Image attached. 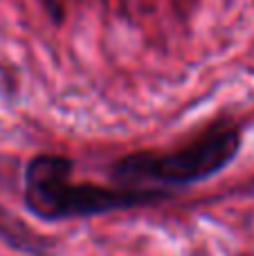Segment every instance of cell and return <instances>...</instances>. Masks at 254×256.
<instances>
[{
    "instance_id": "cell-4",
    "label": "cell",
    "mask_w": 254,
    "mask_h": 256,
    "mask_svg": "<svg viewBox=\"0 0 254 256\" xmlns=\"http://www.w3.org/2000/svg\"><path fill=\"white\" fill-rule=\"evenodd\" d=\"M45 7L50 9V16H52L54 22H61L63 9H61V4H58V0H45Z\"/></svg>"
},
{
    "instance_id": "cell-2",
    "label": "cell",
    "mask_w": 254,
    "mask_h": 256,
    "mask_svg": "<svg viewBox=\"0 0 254 256\" xmlns=\"http://www.w3.org/2000/svg\"><path fill=\"white\" fill-rule=\"evenodd\" d=\"M241 150V130L236 126H214L171 153L138 150L115 160L110 166L112 180L126 186L156 182L162 186H187L220 173Z\"/></svg>"
},
{
    "instance_id": "cell-3",
    "label": "cell",
    "mask_w": 254,
    "mask_h": 256,
    "mask_svg": "<svg viewBox=\"0 0 254 256\" xmlns=\"http://www.w3.org/2000/svg\"><path fill=\"white\" fill-rule=\"evenodd\" d=\"M0 238L14 250L20 252H30V254H38L48 248V240L40 234H34L25 222H20L14 214L0 209Z\"/></svg>"
},
{
    "instance_id": "cell-1",
    "label": "cell",
    "mask_w": 254,
    "mask_h": 256,
    "mask_svg": "<svg viewBox=\"0 0 254 256\" xmlns=\"http://www.w3.org/2000/svg\"><path fill=\"white\" fill-rule=\"evenodd\" d=\"M74 162L66 155L40 153L27 162L22 173V200L32 216L40 220H66L158 204L171 198L164 189L140 186L72 184Z\"/></svg>"
}]
</instances>
